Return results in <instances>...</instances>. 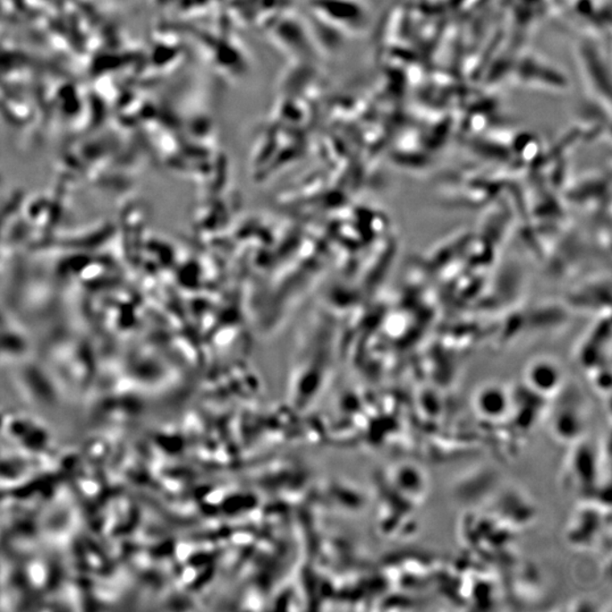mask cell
Segmentation results:
<instances>
[{
	"mask_svg": "<svg viewBox=\"0 0 612 612\" xmlns=\"http://www.w3.org/2000/svg\"><path fill=\"white\" fill-rule=\"evenodd\" d=\"M506 394L498 388H487L479 392L477 407L481 415L487 417H499L507 409Z\"/></svg>",
	"mask_w": 612,
	"mask_h": 612,
	"instance_id": "obj_1",
	"label": "cell"
}]
</instances>
